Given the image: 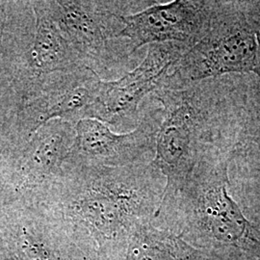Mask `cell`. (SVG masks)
Wrapping results in <instances>:
<instances>
[{
  "label": "cell",
  "mask_w": 260,
  "mask_h": 260,
  "mask_svg": "<svg viewBox=\"0 0 260 260\" xmlns=\"http://www.w3.org/2000/svg\"><path fill=\"white\" fill-rule=\"evenodd\" d=\"M165 179L151 162L126 167L64 164L40 202L86 260H123L130 237L152 223Z\"/></svg>",
  "instance_id": "cell-1"
},
{
  "label": "cell",
  "mask_w": 260,
  "mask_h": 260,
  "mask_svg": "<svg viewBox=\"0 0 260 260\" xmlns=\"http://www.w3.org/2000/svg\"><path fill=\"white\" fill-rule=\"evenodd\" d=\"M152 2L43 0L44 7L82 65L102 80H116L140 64L126 39L124 17Z\"/></svg>",
  "instance_id": "cell-2"
},
{
  "label": "cell",
  "mask_w": 260,
  "mask_h": 260,
  "mask_svg": "<svg viewBox=\"0 0 260 260\" xmlns=\"http://www.w3.org/2000/svg\"><path fill=\"white\" fill-rule=\"evenodd\" d=\"M203 95L197 83L166 80L151 93L162 108L152 160L165 179L160 206L183 192L205 155L206 114Z\"/></svg>",
  "instance_id": "cell-3"
},
{
  "label": "cell",
  "mask_w": 260,
  "mask_h": 260,
  "mask_svg": "<svg viewBox=\"0 0 260 260\" xmlns=\"http://www.w3.org/2000/svg\"><path fill=\"white\" fill-rule=\"evenodd\" d=\"M13 80L19 111L26 103L85 68L50 19L43 0L19 2Z\"/></svg>",
  "instance_id": "cell-4"
},
{
  "label": "cell",
  "mask_w": 260,
  "mask_h": 260,
  "mask_svg": "<svg viewBox=\"0 0 260 260\" xmlns=\"http://www.w3.org/2000/svg\"><path fill=\"white\" fill-rule=\"evenodd\" d=\"M220 2L210 26L190 47L166 77L173 83H197L229 74L253 73L256 38L245 12H228Z\"/></svg>",
  "instance_id": "cell-5"
},
{
  "label": "cell",
  "mask_w": 260,
  "mask_h": 260,
  "mask_svg": "<svg viewBox=\"0 0 260 260\" xmlns=\"http://www.w3.org/2000/svg\"><path fill=\"white\" fill-rule=\"evenodd\" d=\"M75 136L74 124L52 120L18 145L0 167L3 205L15 201L40 203L60 177Z\"/></svg>",
  "instance_id": "cell-6"
},
{
  "label": "cell",
  "mask_w": 260,
  "mask_h": 260,
  "mask_svg": "<svg viewBox=\"0 0 260 260\" xmlns=\"http://www.w3.org/2000/svg\"><path fill=\"white\" fill-rule=\"evenodd\" d=\"M189 47L177 43L149 45L147 54L120 78L102 80L95 109V120L113 128L129 132L141 119V104L164 81Z\"/></svg>",
  "instance_id": "cell-7"
},
{
  "label": "cell",
  "mask_w": 260,
  "mask_h": 260,
  "mask_svg": "<svg viewBox=\"0 0 260 260\" xmlns=\"http://www.w3.org/2000/svg\"><path fill=\"white\" fill-rule=\"evenodd\" d=\"M0 260H86L41 203L15 201L0 211Z\"/></svg>",
  "instance_id": "cell-8"
},
{
  "label": "cell",
  "mask_w": 260,
  "mask_h": 260,
  "mask_svg": "<svg viewBox=\"0 0 260 260\" xmlns=\"http://www.w3.org/2000/svg\"><path fill=\"white\" fill-rule=\"evenodd\" d=\"M161 119L162 108L150 107L141 112L138 125L125 133H116L98 120L78 121L65 164L126 167L151 162Z\"/></svg>",
  "instance_id": "cell-9"
},
{
  "label": "cell",
  "mask_w": 260,
  "mask_h": 260,
  "mask_svg": "<svg viewBox=\"0 0 260 260\" xmlns=\"http://www.w3.org/2000/svg\"><path fill=\"white\" fill-rule=\"evenodd\" d=\"M220 2L175 0L152 2L136 14L124 17L121 37L136 53L147 45L177 43L193 47L205 34Z\"/></svg>",
  "instance_id": "cell-10"
},
{
  "label": "cell",
  "mask_w": 260,
  "mask_h": 260,
  "mask_svg": "<svg viewBox=\"0 0 260 260\" xmlns=\"http://www.w3.org/2000/svg\"><path fill=\"white\" fill-rule=\"evenodd\" d=\"M101 82L92 71L82 69L22 106L18 112L16 127L18 145L52 120L74 125L82 120H94Z\"/></svg>",
  "instance_id": "cell-11"
},
{
  "label": "cell",
  "mask_w": 260,
  "mask_h": 260,
  "mask_svg": "<svg viewBox=\"0 0 260 260\" xmlns=\"http://www.w3.org/2000/svg\"><path fill=\"white\" fill-rule=\"evenodd\" d=\"M123 260L205 259L182 235L149 223L131 235Z\"/></svg>",
  "instance_id": "cell-12"
},
{
  "label": "cell",
  "mask_w": 260,
  "mask_h": 260,
  "mask_svg": "<svg viewBox=\"0 0 260 260\" xmlns=\"http://www.w3.org/2000/svg\"><path fill=\"white\" fill-rule=\"evenodd\" d=\"M246 6L248 9L245 11V14L256 38V65L253 74H255L257 78L260 79V2H251V4L246 2Z\"/></svg>",
  "instance_id": "cell-13"
},
{
  "label": "cell",
  "mask_w": 260,
  "mask_h": 260,
  "mask_svg": "<svg viewBox=\"0 0 260 260\" xmlns=\"http://www.w3.org/2000/svg\"><path fill=\"white\" fill-rule=\"evenodd\" d=\"M259 84L257 87V93H256V101L252 105V114L251 119L249 121V124L251 126L250 133L252 134V141L258 144L260 146V79H258Z\"/></svg>",
  "instance_id": "cell-14"
},
{
  "label": "cell",
  "mask_w": 260,
  "mask_h": 260,
  "mask_svg": "<svg viewBox=\"0 0 260 260\" xmlns=\"http://www.w3.org/2000/svg\"><path fill=\"white\" fill-rule=\"evenodd\" d=\"M6 3L0 2V47L2 42V35H3V29L5 25V21L7 18V11H6Z\"/></svg>",
  "instance_id": "cell-15"
},
{
  "label": "cell",
  "mask_w": 260,
  "mask_h": 260,
  "mask_svg": "<svg viewBox=\"0 0 260 260\" xmlns=\"http://www.w3.org/2000/svg\"><path fill=\"white\" fill-rule=\"evenodd\" d=\"M3 206V199H2V194H1V187H0V211Z\"/></svg>",
  "instance_id": "cell-16"
}]
</instances>
